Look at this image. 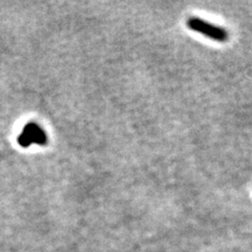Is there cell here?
<instances>
[{
  "instance_id": "2",
  "label": "cell",
  "mask_w": 252,
  "mask_h": 252,
  "mask_svg": "<svg viewBox=\"0 0 252 252\" xmlns=\"http://www.w3.org/2000/svg\"><path fill=\"white\" fill-rule=\"evenodd\" d=\"M17 141L21 147H29L32 144L47 145L48 135L39 124L35 123V122H30L24 125Z\"/></svg>"
},
{
  "instance_id": "1",
  "label": "cell",
  "mask_w": 252,
  "mask_h": 252,
  "mask_svg": "<svg viewBox=\"0 0 252 252\" xmlns=\"http://www.w3.org/2000/svg\"><path fill=\"white\" fill-rule=\"evenodd\" d=\"M187 27L192 31L198 32V33L218 42H224L226 40H228L229 38L228 32L226 30L217 27L215 24H211L197 17H190L188 20H187Z\"/></svg>"
}]
</instances>
